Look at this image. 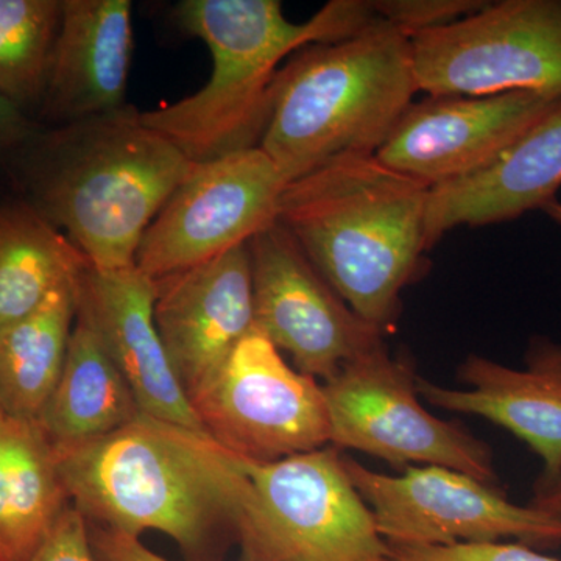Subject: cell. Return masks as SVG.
Listing matches in <instances>:
<instances>
[{"label":"cell","instance_id":"obj_1","mask_svg":"<svg viewBox=\"0 0 561 561\" xmlns=\"http://www.w3.org/2000/svg\"><path fill=\"white\" fill-rule=\"evenodd\" d=\"M55 449L88 523L168 535L187 561H220L250 494L247 460L202 432L140 412L121 430Z\"/></svg>","mask_w":561,"mask_h":561},{"label":"cell","instance_id":"obj_2","mask_svg":"<svg viewBox=\"0 0 561 561\" xmlns=\"http://www.w3.org/2000/svg\"><path fill=\"white\" fill-rule=\"evenodd\" d=\"M140 113L43 128L11 162L24 201L99 271L135 267L151 221L195 168Z\"/></svg>","mask_w":561,"mask_h":561},{"label":"cell","instance_id":"obj_3","mask_svg":"<svg viewBox=\"0 0 561 561\" xmlns=\"http://www.w3.org/2000/svg\"><path fill=\"white\" fill-rule=\"evenodd\" d=\"M430 187L378 158L348 157L290 181L279 221L362 320L387 334L423 275Z\"/></svg>","mask_w":561,"mask_h":561},{"label":"cell","instance_id":"obj_4","mask_svg":"<svg viewBox=\"0 0 561 561\" xmlns=\"http://www.w3.org/2000/svg\"><path fill=\"white\" fill-rule=\"evenodd\" d=\"M173 18L206 44L213 72L201 91L140 117L194 164L260 147L284 62L378 20L365 0H332L302 24L287 20L278 0H183Z\"/></svg>","mask_w":561,"mask_h":561},{"label":"cell","instance_id":"obj_5","mask_svg":"<svg viewBox=\"0 0 561 561\" xmlns=\"http://www.w3.org/2000/svg\"><path fill=\"white\" fill-rule=\"evenodd\" d=\"M416 92L412 39L378 18L284 62L260 147L287 183L328 162L373 157Z\"/></svg>","mask_w":561,"mask_h":561},{"label":"cell","instance_id":"obj_6","mask_svg":"<svg viewBox=\"0 0 561 561\" xmlns=\"http://www.w3.org/2000/svg\"><path fill=\"white\" fill-rule=\"evenodd\" d=\"M245 468L250 494L236 526L243 561H389L334 446Z\"/></svg>","mask_w":561,"mask_h":561},{"label":"cell","instance_id":"obj_7","mask_svg":"<svg viewBox=\"0 0 561 561\" xmlns=\"http://www.w3.org/2000/svg\"><path fill=\"white\" fill-rule=\"evenodd\" d=\"M427 95L535 92L561 98V0H501L412 38Z\"/></svg>","mask_w":561,"mask_h":561},{"label":"cell","instance_id":"obj_8","mask_svg":"<svg viewBox=\"0 0 561 561\" xmlns=\"http://www.w3.org/2000/svg\"><path fill=\"white\" fill-rule=\"evenodd\" d=\"M415 371L386 343L343 365L323 389L334 448H350L393 467L431 465L494 485L491 451L459 423L432 415L419 400Z\"/></svg>","mask_w":561,"mask_h":561},{"label":"cell","instance_id":"obj_9","mask_svg":"<svg viewBox=\"0 0 561 561\" xmlns=\"http://www.w3.org/2000/svg\"><path fill=\"white\" fill-rule=\"evenodd\" d=\"M190 401L208 437L254 463L316 451L331 440L323 389L291 368L256 328Z\"/></svg>","mask_w":561,"mask_h":561},{"label":"cell","instance_id":"obj_10","mask_svg":"<svg viewBox=\"0 0 561 561\" xmlns=\"http://www.w3.org/2000/svg\"><path fill=\"white\" fill-rule=\"evenodd\" d=\"M343 461L387 542L453 546L513 538L534 549L561 545L560 516L513 504L494 485L463 472L424 465L387 476L348 457Z\"/></svg>","mask_w":561,"mask_h":561},{"label":"cell","instance_id":"obj_11","mask_svg":"<svg viewBox=\"0 0 561 561\" xmlns=\"http://www.w3.org/2000/svg\"><path fill=\"white\" fill-rule=\"evenodd\" d=\"M286 184L261 147L195 164L151 221L135 267L160 279L245 245L276 221Z\"/></svg>","mask_w":561,"mask_h":561},{"label":"cell","instance_id":"obj_12","mask_svg":"<svg viewBox=\"0 0 561 561\" xmlns=\"http://www.w3.org/2000/svg\"><path fill=\"white\" fill-rule=\"evenodd\" d=\"M249 251L254 328L302 375L330 381L383 345L386 334L342 300L279 221L257 232Z\"/></svg>","mask_w":561,"mask_h":561},{"label":"cell","instance_id":"obj_13","mask_svg":"<svg viewBox=\"0 0 561 561\" xmlns=\"http://www.w3.org/2000/svg\"><path fill=\"white\" fill-rule=\"evenodd\" d=\"M559 99L523 91L426 95L404 111L375 157L430 190L468 179L493 164Z\"/></svg>","mask_w":561,"mask_h":561},{"label":"cell","instance_id":"obj_14","mask_svg":"<svg viewBox=\"0 0 561 561\" xmlns=\"http://www.w3.org/2000/svg\"><path fill=\"white\" fill-rule=\"evenodd\" d=\"M154 280V323L190 398L254 328L249 243Z\"/></svg>","mask_w":561,"mask_h":561},{"label":"cell","instance_id":"obj_15","mask_svg":"<svg viewBox=\"0 0 561 561\" xmlns=\"http://www.w3.org/2000/svg\"><path fill=\"white\" fill-rule=\"evenodd\" d=\"M157 280L136 267H88L77 283V316L90 324L131 389L139 411L202 432L165 353L153 308Z\"/></svg>","mask_w":561,"mask_h":561},{"label":"cell","instance_id":"obj_16","mask_svg":"<svg viewBox=\"0 0 561 561\" xmlns=\"http://www.w3.org/2000/svg\"><path fill=\"white\" fill-rule=\"evenodd\" d=\"M459 378L471 389H446L423 378H416V389L435 408L482 416L527 443L545 465L537 490L560 483L561 343L537 339L526 368L472 354L460 365Z\"/></svg>","mask_w":561,"mask_h":561},{"label":"cell","instance_id":"obj_17","mask_svg":"<svg viewBox=\"0 0 561 561\" xmlns=\"http://www.w3.org/2000/svg\"><path fill=\"white\" fill-rule=\"evenodd\" d=\"M131 11L130 0H61L41 121L61 127L127 106Z\"/></svg>","mask_w":561,"mask_h":561},{"label":"cell","instance_id":"obj_18","mask_svg":"<svg viewBox=\"0 0 561 561\" xmlns=\"http://www.w3.org/2000/svg\"><path fill=\"white\" fill-rule=\"evenodd\" d=\"M561 187V99L493 164L468 179L432 187L426 247L459 227L515 220L556 201Z\"/></svg>","mask_w":561,"mask_h":561},{"label":"cell","instance_id":"obj_19","mask_svg":"<svg viewBox=\"0 0 561 561\" xmlns=\"http://www.w3.org/2000/svg\"><path fill=\"white\" fill-rule=\"evenodd\" d=\"M54 446L36 421L0 426V561H27L70 507Z\"/></svg>","mask_w":561,"mask_h":561},{"label":"cell","instance_id":"obj_20","mask_svg":"<svg viewBox=\"0 0 561 561\" xmlns=\"http://www.w3.org/2000/svg\"><path fill=\"white\" fill-rule=\"evenodd\" d=\"M139 413L130 387L105 346L77 316L60 379L36 423L58 448L108 435Z\"/></svg>","mask_w":561,"mask_h":561},{"label":"cell","instance_id":"obj_21","mask_svg":"<svg viewBox=\"0 0 561 561\" xmlns=\"http://www.w3.org/2000/svg\"><path fill=\"white\" fill-rule=\"evenodd\" d=\"M88 267L68 236L31 203L22 198L0 205V327L38 309Z\"/></svg>","mask_w":561,"mask_h":561},{"label":"cell","instance_id":"obj_22","mask_svg":"<svg viewBox=\"0 0 561 561\" xmlns=\"http://www.w3.org/2000/svg\"><path fill=\"white\" fill-rule=\"evenodd\" d=\"M77 283L0 327V409L7 419L38 421L54 393L76 327Z\"/></svg>","mask_w":561,"mask_h":561},{"label":"cell","instance_id":"obj_23","mask_svg":"<svg viewBox=\"0 0 561 561\" xmlns=\"http://www.w3.org/2000/svg\"><path fill=\"white\" fill-rule=\"evenodd\" d=\"M61 0H0V94L31 113L46 91Z\"/></svg>","mask_w":561,"mask_h":561},{"label":"cell","instance_id":"obj_24","mask_svg":"<svg viewBox=\"0 0 561 561\" xmlns=\"http://www.w3.org/2000/svg\"><path fill=\"white\" fill-rule=\"evenodd\" d=\"M370 3L379 20L411 39L421 32L453 24L485 5L479 0H376Z\"/></svg>","mask_w":561,"mask_h":561},{"label":"cell","instance_id":"obj_25","mask_svg":"<svg viewBox=\"0 0 561 561\" xmlns=\"http://www.w3.org/2000/svg\"><path fill=\"white\" fill-rule=\"evenodd\" d=\"M389 545V561H561L522 542L479 545L405 546Z\"/></svg>","mask_w":561,"mask_h":561},{"label":"cell","instance_id":"obj_26","mask_svg":"<svg viewBox=\"0 0 561 561\" xmlns=\"http://www.w3.org/2000/svg\"><path fill=\"white\" fill-rule=\"evenodd\" d=\"M27 561H95L84 516L70 505Z\"/></svg>","mask_w":561,"mask_h":561},{"label":"cell","instance_id":"obj_27","mask_svg":"<svg viewBox=\"0 0 561 561\" xmlns=\"http://www.w3.org/2000/svg\"><path fill=\"white\" fill-rule=\"evenodd\" d=\"M43 128L27 111L0 94V162L11 165Z\"/></svg>","mask_w":561,"mask_h":561},{"label":"cell","instance_id":"obj_28","mask_svg":"<svg viewBox=\"0 0 561 561\" xmlns=\"http://www.w3.org/2000/svg\"><path fill=\"white\" fill-rule=\"evenodd\" d=\"M95 561H169L150 551L138 537L88 523Z\"/></svg>","mask_w":561,"mask_h":561},{"label":"cell","instance_id":"obj_29","mask_svg":"<svg viewBox=\"0 0 561 561\" xmlns=\"http://www.w3.org/2000/svg\"><path fill=\"white\" fill-rule=\"evenodd\" d=\"M530 505L561 518V482L549 489L537 490Z\"/></svg>","mask_w":561,"mask_h":561},{"label":"cell","instance_id":"obj_30","mask_svg":"<svg viewBox=\"0 0 561 561\" xmlns=\"http://www.w3.org/2000/svg\"><path fill=\"white\" fill-rule=\"evenodd\" d=\"M542 210L548 214L549 219L556 221L561 227V202L556 198V201L548 203Z\"/></svg>","mask_w":561,"mask_h":561},{"label":"cell","instance_id":"obj_31","mask_svg":"<svg viewBox=\"0 0 561 561\" xmlns=\"http://www.w3.org/2000/svg\"><path fill=\"white\" fill-rule=\"evenodd\" d=\"M7 416L5 413H3L2 409H0V426H2L3 423H5Z\"/></svg>","mask_w":561,"mask_h":561}]
</instances>
